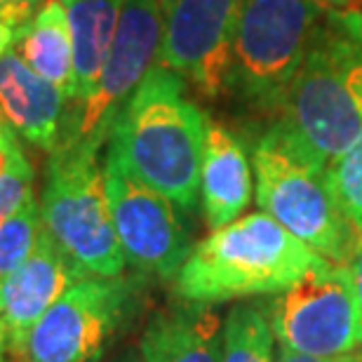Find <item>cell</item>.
<instances>
[{
  "instance_id": "7",
  "label": "cell",
  "mask_w": 362,
  "mask_h": 362,
  "mask_svg": "<svg viewBox=\"0 0 362 362\" xmlns=\"http://www.w3.org/2000/svg\"><path fill=\"white\" fill-rule=\"evenodd\" d=\"M38 205L42 228L85 273L125 275L127 262L115 233L99 156H49Z\"/></svg>"
},
{
  "instance_id": "13",
  "label": "cell",
  "mask_w": 362,
  "mask_h": 362,
  "mask_svg": "<svg viewBox=\"0 0 362 362\" xmlns=\"http://www.w3.org/2000/svg\"><path fill=\"white\" fill-rule=\"evenodd\" d=\"M0 113L21 139L52 153L59 144L66 99L10 49L0 57Z\"/></svg>"
},
{
  "instance_id": "3",
  "label": "cell",
  "mask_w": 362,
  "mask_h": 362,
  "mask_svg": "<svg viewBox=\"0 0 362 362\" xmlns=\"http://www.w3.org/2000/svg\"><path fill=\"white\" fill-rule=\"evenodd\" d=\"M327 259L257 212L214 228L188 255L175 278L179 301L216 306L245 296L280 294Z\"/></svg>"
},
{
  "instance_id": "8",
  "label": "cell",
  "mask_w": 362,
  "mask_h": 362,
  "mask_svg": "<svg viewBox=\"0 0 362 362\" xmlns=\"http://www.w3.org/2000/svg\"><path fill=\"white\" fill-rule=\"evenodd\" d=\"M269 320L278 349L313 358L362 351V303L349 264H325L275 294Z\"/></svg>"
},
{
  "instance_id": "24",
  "label": "cell",
  "mask_w": 362,
  "mask_h": 362,
  "mask_svg": "<svg viewBox=\"0 0 362 362\" xmlns=\"http://www.w3.org/2000/svg\"><path fill=\"white\" fill-rule=\"evenodd\" d=\"M275 362H362V351L344 358H313V356H301V353H292L287 349H278Z\"/></svg>"
},
{
  "instance_id": "26",
  "label": "cell",
  "mask_w": 362,
  "mask_h": 362,
  "mask_svg": "<svg viewBox=\"0 0 362 362\" xmlns=\"http://www.w3.org/2000/svg\"><path fill=\"white\" fill-rule=\"evenodd\" d=\"M14 45V31L0 21V57H5Z\"/></svg>"
},
{
  "instance_id": "19",
  "label": "cell",
  "mask_w": 362,
  "mask_h": 362,
  "mask_svg": "<svg viewBox=\"0 0 362 362\" xmlns=\"http://www.w3.org/2000/svg\"><path fill=\"white\" fill-rule=\"evenodd\" d=\"M42 230L40 205L31 193L19 209L0 223V285L26 262Z\"/></svg>"
},
{
  "instance_id": "10",
  "label": "cell",
  "mask_w": 362,
  "mask_h": 362,
  "mask_svg": "<svg viewBox=\"0 0 362 362\" xmlns=\"http://www.w3.org/2000/svg\"><path fill=\"white\" fill-rule=\"evenodd\" d=\"M104 184L125 262L141 275L177 278L193 252L181 209L129 175L111 153L104 160Z\"/></svg>"
},
{
  "instance_id": "6",
  "label": "cell",
  "mask_w": 362,
  "mask_h": 362,
  "mask_svg": "<svg viewBox=\"0 0 362 362\" xmlns=\"http://www.w3.org/2000/svg\"><path fill=\"white\" fill-rule=\"evenodd\" d=\"M322 12L310 0H243L228 90L255 106L280 111Z\"/></svg>"
},
{
  "instance_id": "11",
  "label": "cell",
  "mask_w": 362,
  "mask_h": 362,
  "mask_svg": "<svg viewBox=\"0 0 362 362\" xmlns=\"http://www.w3.org/2000/svg\"><path fill=\"white\" fill-rule=\"evenodd\" d=\"M243 0H163L158 64L205 97L228 90L233 35Z\"/></svg>"
},
{
  "instance_id": "25",
  "label": "cell",
  "mask_w": 362,
  "mask_h": 362,
  "mask_svg": "<svg viewBox=\"0 0 362 362\" xmlns=\"http://www.w3.org/2000/svg\"><path fill=\"white\" fill-rule=\"evenodd\" d=\"M349 269L353 273V282H356V289H358V296H360V303H362V243H360L356 255H353Z\"/></svg>"
},
{
  "instance_id": "2",
  "label": "cell",
  "mask_w": 362,
  "mask_h": 362,
  "mask_svg": "<svg viewBox=\"0 0 362 362\" xmlns=\"http://www.w3.org/2000/svg\"><path fill=\"white\" fill-rule=\"evenodd\" d=\"M205 127L184 78L156 64L115 120L108 153L188 214L200 198Z\"/></svg>"
},
{
  "instance_id": "20",
  "label": "cell",
  "mask_w": 362,
  "mask_h": 362,
  "mask_svg": "<svg viewBox=\"0 0 362 362\" xmlns=\"http://www.w3.org/2000/svg\"><path fill=\"white\" fill-rule=\"evenodd\" d=\"M327 184L339 212L362 240V134L329 163Z\"/></svg>"
},
{
  "instance_id": "17",
  "label": "cell",
  "mask_w": 362,
  "mask_h": 362,
  "mask_svg": "<svg viewBox=\"0 0 362 362\" xmlns=\"http://www.w3.org/2000/svg\"><path fill=\"white\" fill-rule=\"evenodd\" d=\"M62 3L66 7L71 38H74L76 99H83L97 83L108 49L113 45L125 0H62Z\"/></svg>"
},
{
  "instance_id": "27",
  "label": "cell",
  "mask_w": 362,
  "mask_h": 362,
  "mask_svg": "<svg viewBox=\"0 0 362 362\" xmlns=\"http://www.w3.org/2000/svg\"><path fill=\"white\" fill-rule=\"evenodd\" d=\"M310 3H315L322 10H346V7H353L356 0H310Z\"/></svg>"
},
{
  "instance_id": "23",
  "label": "cell",
  "mask_w": 362,
  "mask_h": 362,
  "mask_svg": "<svg viewBox=\"0 0 362 362\" xmlns=\"http://www.w3.org/2000/svg\"><path fill=\"white\" fill-rule=\"evenodd\" d=\"M19 148H21L19 146V134L14 132V129L10 127V122L0 115V177L7 172L14 153H17Z\"/></svg>"
},
{
  "instance_id": "28",
  "label": "cell",
  "mask_w": 362,
  "mask_h": 362,
  "mask_svg": "<svg viewBox=\"0 0 362 362\" xmlns=\"http://www.w3.org/2000/svg\"><path fill=\"white\" fill-rule=\"evenodd\" d=\"M0 362H14L10 351H7V344H5V334H3V327H0Z\"/></svg>"
},
{
  "instance_id": "21",
  "label": "cell",
  "mask_w": 362,
  "mask_h": 362,
  "mask_svg": "<svg viewBox=\"0 0 362 362\" xmlns=\"http://www.w3.org/2000/svg\"><path fill=\"white\" fill-rule=\"evenodd\" d=\"M33 193V168L24 151H17L10 168L0 177V223L14 214L19 205Z\"/></svg>"
},
{
  "instance_id": "1",
  "label": "cell",
  "mask_w": 362,
  "mask_h": 362,
  "mask_svg": "<svg viewBox=\"0 0 362 362\" xmlns=\"http://www.w3.org/2000/svg\"><path fill=\"white\" fill-rule=\"evenodd\" d=\"M278 125L329 168L362 134V10H325L310 35Z\"/></svg>"
},
{
  "instance_id": "14",
  "label": "cell",
  "mask_w": 362,
  "mask_h": 362,
  "mask_svg": "<svg viewBox=\"0 0 362 362\" xmlns=\"http://www.w3.org/2000/svg\"><path fill=\"white\" fill-rule=\"evenodd\" d=\"M255 168L243 144L221 122L207 120L200 168V200L209 228L240 219L255 193Z\"/></svg>"
},
{
  "instance_id": "9",
  "label": "cell",
  "mask_w": 362,
  "mask_h": 362,
  "mask_svg": "<svg viewBox=\"0 0 362 362\" xmlns=\"http://www.w3.org/2000/svg\"><path fill=\"white\" fill-rule=\"evenodd\" d=\"M134 301L136 282L127 275L78 280L35 325L26 362H99Z\"/></svg>"
},
{
  "instance_id": "12",
  "label": "cell",
  "mask_w": 362,
  "mask_h": 362,
  "mask_svg": "<svg viewBox=\"0 0 362 362\" xmlns=\"http://www.w3.org/2000/svg\"><path fill=\"white\" fill-rule=\"evenodd\" d=\"M88 275L45 228L40 230L28 259L0 285V327L14 362H26L28 339L35 325Z\"/></svg>"
},
{
  "instance_id": "22",
  "label": "cell",
  "mask_w": 362,
  "mask_h": 362,
  "mask_svg": "<svg viewBox=\"0 0 362 362\" xmlns=\"http://www.w3.org/2000/svg\"><path fill=\"white\" fill-rule=\"evenodd\" d=\"M47 0H0V21L17 31L33 19V14L45 5Z\"/></svg>"
},
{
  "instance_id": "30",
  "label": "cell",
  "mask_w": 362,
  "mask_h": 362,
  "mask_svg": "<svg viewBox=\"0 0 362 362\" xmlns=\"http://www.w3.org/2000/svg\"><path fill=\"white\" fill-rule=\"evenodd\" d=\"M0 115H3V113H0Z\"/></svg>"
},
{
  "instance_id": "15",
  "label": "cell",
  "mask_w": 362,
  "mask_h": 362,
  "mask_svg": "<svg viewBox=\"0 0 362 362\" xmlns=\"http://www.w3.org/2000/svg\"><path fill=\"white\" fill-rule=\"evenodd\" d=\"M144 362H221L223 320L214 306L181 301L153 315L139 341Z\"/></svg>"
},
{
  "instance_id": "16",
  "label": "cell",
  "mask_w": 362,
  "mask_h": 362,
  "mask_svg": "<svg viewBox=\"0 0 362 362\" xmlns=\"http://www.w3.org/2000/svg\"><path fill=\"white\" fill-rule=\"evenodd\" d=\"M12 52L40 78L52 83L64 94L66 106L76 99L74 38L62 0H47L28 24L14 31Z\"/></svg>"
},
{
  "instance_id": "4",
  "label": "cell",
  "mask_w": 362,
  "mask_h": 362,
  "mask_svg": "<svg viewBox=\"0 0 362 362\" xmlns=\"http://www.w3.org/2000/svg\"><path fill=\"white\" fill-rule=\"evenodd\" d=\"M252 168L257 205L264 214L327 262L351 264L362 240L332 198L325 165L273 125L257 144Z\"/></svg>"
},
{
  "instance_id": "29",
  "label": "cell",
  "mask_w": 362,
  "mask_h": 362,
  "mask_svg": "<svg viewBox=\"0 0 362 362\" xmlns=\"http://www.w3.org/2000/svg\"><path fill=\"white\" fill-rule=\"evenodd\" d=\"M120 362H144V360H141L139 356H125Z\"/></svg>"
},
{
  "instance_id": "18",
  "label": "cell",
  "mask_w": 362,
  "mask_h": 362,
  "mask_svg": "<svg viewBox=\"0 0 362 362\" xmlns=\"http://www.w3.org/2000/svg\"><path fill=\"white\" fill-rule=\"evenodd\" d=\"M275 337L269 308L259 303H238L223 320L221 362H275Z\"/></svg>"
},
{
  "instance_id": "5",
  "label": "cell",
  "mask_w": 362,
  "mask_h": 362,
  "mask_svg": "<svg viewBox=\"0 0 362 362\" xmlns=\"http://www.w3.org/2000/svg\"><path fill=\"white\" fill-rule=\"evenodd\" d=\"M163 40V0H125L113 45L97 83L64 113L52 153L99 156L129 97L158 64ZM49 153V156H52Z\"/></svg>"
}]
</instances>
